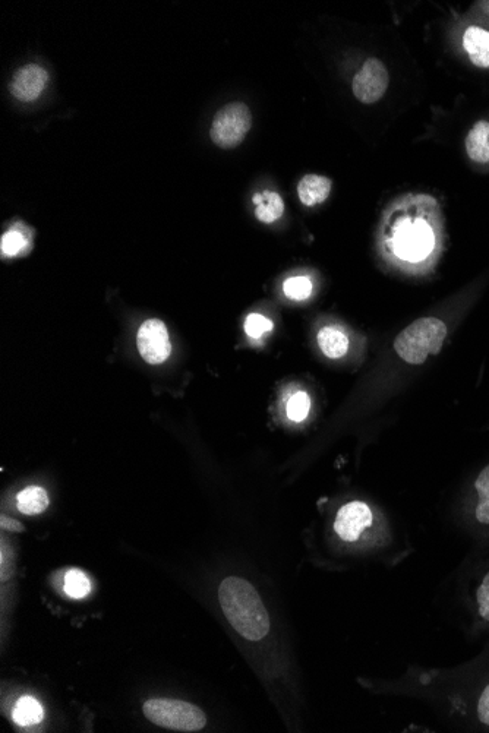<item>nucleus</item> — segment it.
<instances>
[{"label": "nucleus", "mask_w": 489, "mask_h": 733, "mask_svg": "<svg viewBox=\"0 0 489 733\" xmlns=\"http://www.w3.org/2000/svg\"><path fill=\"white\" fill-rule=\"evenodd\" d=\"M2 529L9 530V532H22L24 527L11 518L2 517Z\"/></svg>", "instance_id": "nucleus-25"}, {"label": "nucleus", "mask_w": 489, "mask_h": 733, "mask_svg": "<svg viewBox=\"0 0 489 733\" xmlns=\"http://www.w3.org/2000/svg\"><path fill=\"white\" fill-rule=\"evenodd\" d=\"M356 681L369 694L421 701L463 728L489 732V652L457 668L409 666L396 678Z\"/></svg>", "instance_id": "nucleus-1"}, {"label": "nucleus", "mask_w": 489, "mask_h": 733, "mask_svg": "<svg viewBox=\"0 0 489 733\" xmlns=\"http://www.w3.org/2000/svg\"><path fill=\"white\" fill-rule=\"evenodd\" d=\"M219 603L227 624L251 646L268 643L273 635V618L260 590L242 575H229L219 586Z\"/></svg>", "instance_id": "nucleus-3"}, {"label": "nucleus", "mask_w": 489, "mask_h": 733, "mask_svg": "<svg viewBox=\"0 0 489 733\" xmlns=\"http://www.w3.org/2000/svg\"><path fill=\"white\" fill-rule=\"evenodd\" d=\"M17 507L22 514L37 516L49 507V496L40 486H28L18 494Z\"/></svg>", "instance_id": "nucleus-18"}, {"label": "nucleus", "mask_w": 489, "mask_h": 733, "mask_svg": "<svg viewBox=\"0 0 489 733\" xmlns=\"http://www.w3.org/2000/svg\"><path fill=\"white\" fill-rule=\"evenodd\" d=\"M311 410V397L305 391H296L286 403V415L295 423L304 422Z\"/></svg>", "instance_id": "nucleus-21"}, {"label": "nucleus", "mask_w": 489, "mask_h": 733, "mask_svg": "<svg viewBox=\"0 0 489 733\" xmlns=\"http://www.w3.org/2000/svg\"><path fill=\"white\" fill-rule=\"evenodd\" d=\"M312 281L308 277H292L283 284V292L292 300H305L311 296Z\"/></svg>", "instance_id": "nucleus-23"}, {"label": "nucleus", "mask_w": 489, "mask_h": 733, "mask_svg": "<svg viewBox=\"0 0 489 733\" xmlns=\"http://www.w3.org/2000/svg\"><path fill=\"white\" fill-rule=\"evenodd\" d=\"M138 352L150 365H160L169 359L172 353L169 331L160 319H148L137 334Z\"/></svg>", "instance_id": "nucleus-9"}, {"label": "nucleus", "mask_w": 489, "mask_h": 733, "mask_svg": "<svg viewBox=\"0 0 489 733\" xmlns=\"http://www.w3.org/2000/svg\"><path fill=\"white\" fill-rule=\"evenodd\" d=\"M460 600L470 637L489 635V554L469 562L460 578Z\"/></svg>", "instance_id": "nucleus-4"}, {"label": "nucleus", "mask_w": 489, "mask_h": 733, "mask_svg": "<svg viewBox=\"0 0 489 733\" xmlns=\"http://www.w3.org/2000/svg\"><path fill=\"white\" fill-rule=\"evenodd\" d=\"M331 192V180L326 176L306 175L298 183V197L306 207L326 201Z\"/></svg>", "instance_id": "nucleus-14"}, {"label": "nucleus", "mask_w": 489, "mask_h": 733, "mask_svg": "<svg viewBox=\"0 0 489 733\" xmlns=\"http://www.w3.org/2000/svg\"><path fill=\"white\" fill-rule=\"evenodd\" d=\"M468 521L478 539H489V464L473 480V501Z\"/></svg>", "instance_id": "nucleus-11"}, {"label": "nucleus", "mask_w": 489, "mask_h": 733, "mask_svg": "<svg viewBox=\"0 0 489 733\" xmlns=\"http://www.w3.org/2000/svg\"><path fill=\"white\" fill-rule=\"evenodd\" d=\"M144 714L154 725L179 732H197L207 725L200 707L185 701L153 698L144 704Z\"/></svg>", "instance_id": "nucleus-6"}, {"label": "nucleus", "mask_w": 489, "mask_h": 733, "mask_svg": "<svg viewBox=\"0 0 489 733\" xmlns=\"http://www.w3.org/2000/svg\"><path fill=\"white\" fill-rule=\"evenodd\" d=\"M28 239L21 230L14 229L8 230L5 235L2 236V242H0V249H2L3 257H17L20 255L25 248H27Z\"/></svg>", "instance_id": "nucleus-22"}, {"label": "nucleus", "mask_w": 489, "mask_h": 733, "mask_svg": "<svg viewBox=\"0 0 489 733\" xmlns=\"http://www.w3.org/2000/svg\"><path fill=\"white\" fill-rule=\"evenodd\" d=\"M318 346L321 352L330 359H340L349 350V340L342 331L334 327H326L318 333Z\"/></svg>", "instance_id": "nucleus-17"}, {"label": "nucleus", "mask_w": 489, "mask_h": 733, "mask_svg": "<svg viewBox=\"0 0 489 733\" xmlns=\"http://www.w3.org/2000/svg\"><path fill=\"white\" fill-rule=\"evenodd\" d=\"M91 581L80 570H69L65 575V593L72 599H82L90 595Z\"/></svg>", "instance_id": "nucleus-20"}, {"label": "nucleus", "mask_w": 489, "mask_h": 733, "mask_svg": "<svg viewBox=\"0 0 489 733\" xmlns=\"http://www.w3.org/2000/svg\"><path fill=\"white\" fill-rule=\"evenodd\" d=\"M252 202L255 205V216L265 224L274 223L285 213V202L277 192H258Z\"/></svg>", "instance_id": "nucleus-16"}, {"label": "nucleus", "mask_w": 489, "mask_h": 733, "mask_svg": "<svg viewBox=\"0 0 489 733\" xmlns=\"http://www.w3.org/2000/svg\"><path fill=\"white\" fill-rule=\"evenodd\" d=\"M393 246L394 252L400 259L419 262L431 254L434 248V233L427 221L403 220L397 224Z\"/></svg>", "instance_id": "nucleus-8"}, {"label": "nucleus", "mask_w": 489, "mask_h": 733, "mask_svg": "<svg viewBox=\"0 0 489 733\" xmlns=\"http://www.w3.org/2000/svg\"><path fill=\"white\" fill-rule=\"evenodd\" d=\"M47 80H49L47 72L41 66L30 63L17 71L9 84V91L15 99L30 103L39 99L46 88Z\"/></svg>", "instance_id": "nucleus-12"}, {"label": "nucleus", "mask_w": 489, "mask_h": 733, "mask_svg": "<svg viewBox=\"0 0 489 733\" xmlns=\"http://www.w3.org/2000/svg\"><path fill=\"white\" fill-rule=\"evenodd\" d=\"M388 71L378 59H368L352 82L353 94L364 104H374L383 99L388 88Z\"/></svg>", "instance_id": "nucleus-10"}, {"label": "nucleus", "mask_w": 489, "mask_h": 733, "mask_svg": "<svg viewBox=\"0 0 489 733\" xmlns=\"http://www.w3.org/2000/svg\"><path fill=\"white\" fill-rule=\"evenodd\" d=\"M252 126L249 107L244 103H230L222 107L213 119L210 137L220 148L238 147Z\"/></svg>", "instance_id": "nucleus-7"}, {"label": "nucleus", "mask_w": 489, "mask_h": 733, "mask_svg": "<svg viewBox=\"0 0 489 733\" xmlns=\"http://www.w3.org/2000/svg\"><path fill=\"white\" fill-rule=\"evenodd\" d=\"M273 330V322L261 314L248 315L245 321V333L251 338L263 337L265 333Z\"/></svg>", "instance_id": "nucleus-24"}, {"label": "nucleus", "mask_w": 489, "mask_h": 733, "mask_svg": "<svg viewBox=\"0 0 489 733\" xmlns=\"http://www.w3.org/2000/svg\"><path fill=\"white\" fill-rule=\"evenodd\" d=\"M466 153L469 159L479 164L489 163V122L479 120L466 138Z\"/></svg>", "instance_id": "nucleus-15"}, {"label": "nucleus", "mask_w": 489, "mask_h": 733, "mask_svg": "<svg viewBox=\"0 0 489 733\" xmlns=\"http://www.w3.org/2000/svg\"><path fill=\"white\" fill-rule=\"evenodd\" d=\"M463 47L468 52L473 65L489 69V31L479 27H469L463 36Z\"/></svg>", "instance_id": "nucleus-13"}, {"label": "nucleus", "mask_w": 489, "mask_h": 733, "mask_svg": "<svg viewBox=\"0 0 489 733\" xmlns=\"http://www.w3.org/2000/svg\"><path fill=\"white\" fill-rule=\"evenodd\" d=\"M447 337V325L438 318H421L409 325L394 341L397 355L410 365H422L437 355Z\"/></svg>", "instance_id": "nucleus-5"}, {"label": "nucleus", "mask_w": 489, "mask_h": 733, "mask_svg": "<svg viewBox=\"0 0 489 733\" xmlns=\"http://www.w3.org/2000/svg\"><path fill=\"white\" fill-rule=\"evenodd\" d=\"M336 556L347 568L374 565L394 568L409 558L408 543H399L374 507L362 499H352L337 510L331 524Z\"/></svg>", "instance_id": "nucleus-2"}, {"label": "nucleus", "mask_w": 489, "mask_h": 733, "mask_svg": "<svg viewBox=\"0 0 489 733\" xmlns=\"http://www.w3.org/2000/svg\"><path fill=\"white\" fill-rule=\"evenodd\" d=\"M44 712L43 707L36 698L33 697H22L18 701L17 706L14 710L15 723L21 726H30L40 723L43 719Z\"/></svg>", "instance_id": "nucleus-19"}]
</instances>
